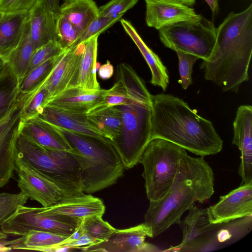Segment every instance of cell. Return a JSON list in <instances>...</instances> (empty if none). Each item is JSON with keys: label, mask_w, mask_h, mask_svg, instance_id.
I'll return each instance as SVG.
<instances>
[{"label": "cell", "mask_w": 252, "mask_h": 252, "mask_svg": "<svg viewBox=\"0 0 252 252\" xmlns=\"http://www.w3.org/2000/svg\"><path fill=\"white\" fill-rule=\"evenodd\" d=\"M151 139L160 138L197 156L220 153L223 141L212 123L182 99L172 94L151 95Z\"/></svg>", "instance_id": "obj_1"}, {"label": "cell", "mask_w": 252, "mask_h": 252, "mask_svg": "<svg viewBox=\"0 0 252 252\" xmlns=\"http://www.w3.org/2000/svg\"><path fill=\"white\" fill-rule=\"evenodd\" d=\"M217 48L200 68L204 78L223 92L237 93L249 80L252 54V4L239 13L230 12L217 28Z\"/></svg>", "instance_id": "obj_2"}, {"label": "cell", "mask_w": 252, "mask_h": 252, "mask_svg": "<svg viewBox=\"0 0 252 252\" xmlns=\"http://www.w3.org/2000/svg\"><path fill=\"white\" fill-rule=\"evenodd\" d=\"M214 193L213 169L203 157L187 155L180 161L176 176L165 194L156 201H150L144 222L156 237L173 224L195 204L204 202Z\"/></svg>", "instance_id": "obj_3"}, {"label": "cell", "mask_w": 252, "mask_h": 252, "mask_svg": "<svg viewBox=\"0 0 252 252\" xmlns=\"http://www.w3.org/2000/svg\"><path fill=\"white\" fill-rule=\"evenodd\" d=\"M55 127L78 162L83 192L94 193L109 187L123 175L124 165L111 140Z\"/></svg>", "instance_id": "obj_4"}, {"label": "cell", "mask_w": 252, "mask_h": 252, "mask_svg": "<svg viewBox=\"0 0 252 252\" xmlns=\"http://www.w3.org/2000/svg\"><path fill=\"white\" fill-rule=\"evenodd\" d=\"M16 146L18 153L62 189L73 196L84 193L80 166L70 151L45 148L19 132Z\"/></svg>", "instance_id": "obj_5"}, {"label": "cell", "mask_w": 252, "mask_h": 252, "mask_svg": "<svg viewBox=\"0 0 252 252\" xmlns=\"http://www.w3.org/2000/svg\"><path fill=\"white\" fill-rule=\"evenodd\" d=\"M187 155L183 147L160 138L151 139L139 163L143 166L146 196L156 201L165 194L176 176L181 160Z\"/></svg>", "instance_id": "obj_6"}, {"label": "cell", "mask_w": 252, "mask_h": 252, "mask_svg": "<svg viewBox=\"0 0 252 252\" xmlns=\"http://www.w3.org/2000/svg\"><path fill=\"white\" fill-rule=\"evenodd\" d=\"M160 41L166 47L181 51L208 61L217 48V28L201 15L158 30Z\"/></svg>", "instance_id": "obj_7"}, {"label": "cell", "mask_w": 252, "mask_h": 252, "mask_svg": "<svg viewBox=\"0 0 252 252\" xmlns=\"http://www.w3.org/2000/svg\"><path fill=\"white\" fill-rule=\"evenodd\" d=\"M122 113L120 134L111 141L126 169L138 163L151 140V106L118 105Z\"/></svg>", "instance_id": "obj_8"}, {"label": "cell", "mask_w": 252, "mask_h": 252, "mask_svg": "<svg viewBox=\"0 0 252 252\" xmlns=\"http://www.w3.org/2000/svg\"><path fill=\"white\" fill-rule=\"evenodd\" d=\"M82 220L62 216H43L37 207L19 206L10 217L0 223V230L7 235L23 236L31 230L46 231L69 236Z\"/></svg>", "instance_id": "obj_9"}, {"label": "cell", "mask_w": 252, "mask_h": 252, "mask_svg": "<svg viewBox=\"0 0 252 252\" xmlns=\"http://www.w3.org/2000/svg\"><path fill=\"white\" fill-rule=\"evenodd\" d=\"M15 171L18 175L17 186L21 192L42 207L53 205L63 199L73 195L60 188L36 169L17 152Z\"/></svg>", "instance_id": "obj_10"}, {"label": "cell", "mask_w": 252, "mask_h": 252, "mask_svg": "<svg viewBox=\"0 0 252 252\" xmlns=\"http://www.w3.org/2000/svg\"><path fill=\"white\" fill-rule=\"evenodd\" d=\"M34 92H19L8 114L0 121V189L13 177L16 168V143L21 115Z\"/></svg>", "instance_id": "obj_11"}, {"label": "cell", "mask_w": 252, "mask_h": 252, "mask_svg": "<svg viewBox=\"0 0 252 252\" xmlns=\"http://www.w3.org/2000/svg\"><path fill=\"white\" fill-rule=\"evenodd\" d=\"M116 77L114 85L105 90L101 103L90 111L111 106L131 104L151 106L152 94L130 65L120 63L118 66Z\"/></svg>", "instance_id": "obj_12"}, {"label": "cell", "mask_w": 252, "mask_h": 252, "mask_svg": "<svg viewBox=\"0 0 252 252\" xmlns=\"http://www.w3.org/2000/svg\"><path fill=\"white\" fill-rule=\"evenodd\" d=\"M146 237L153 238L152 230L151 226L144 222L128 228L116 229L105 240L78 250L83 252H106L160 251L155 245L146 242Z\"/></svg>", "instance_id": "obj_13"}, {"label": "cell", "mask_w": 252, "mask_h": 252, "mask_svg": "<svg viewBox=\"0 0 252 252\" xmlns=\"http://www.w3.org/2000/svg\"><path fill=\"white\" fill-rule=\"evenodd\" d=\"M178 224L183 232V239L178 245L163 252H201L202 249L215 232L218 223H212L207 208L195 205Z\"/></svg>", "instance_id": "obj_14"}, {"label": "cell", "mask_w": 252, "mask_h": 252, "mask_svg": "<svg viewBox=\"0 0 252 252\" xmlns=\"http://www.w3.org/2000/svg\"><path fill=\"white\" fill-rule=\"evenodd\" d=\"M212 223H221L252 215V181L242 183L220 196L215 204L207 208Z\"/></svg>", "instance_id": "obj_15"}, {"label": "cell", "mask_w": 252, "mask_h": 252, "mask_svg": "<svg viewBox=\"0 0 252 252\" xmlns=\"http://www.w3.org/2000/svg\"><path fill=\"white\" fill-rule=\"evenodd\" d=\"M84 48L83 43L66 50L61 55L58 62L41 86L48 91L49 99L70 87L77 86L80 63Z\"/></svg>", "instance_id": "obj_16"}, {"label": "cell", "mask_w": 252, "mask_h": 252, "mask_svg": "<svg viewBox=\"0 0 252 252\" xmlns=\"http://www.w3.org/2000/svg\"><path fill=\"white\" fill-rule=\"evenodd\" d=\"M232 144L241 152L238 173L242 184L252 181V107L242 105L236 111L233 123Z\"/></svg>", "instance_id": "obj_17"}, {"label": "cell", "mask_w": 252, "mask_h": 252, "mask_svg": "<svg viewBox=\"0 0 252 252\" xmlns=\"http://www.w3.org/2000/svg\"><path fill=\"white\" fill-rule=\"evenodd\" d=\"M147 25L158 30L180 22L193 19L200 14L193 8L175 0H145Z\"/></svg>", "instance_id": "obj_18"}, {"label": "cell", "mask_w": 252, "mask_h": 252, "mask_svg": "<svg viewBox=\"0 0 252 252\" xmlns=\"http://www.w3.org/2000/svg\"><path fill=\"white\" fill-rule=\"evenodd\" d=\"M38 214L43 216H62L83 220L94 215L103 216L105 207L99 198L83 193L67 197L47 207H37Z\"/></svg>", "instance_id": "obj_19"}, {"label": "cell", "mask_w": 252, "mask_h": 252, "mask_svg": "<svg viewBox=\"0 0 252 252\" xmlns=\"http://www.w3.org/2000/svg\"><path fill=\"white\" fill-rule=\"evenodd\" d=\"M19 131L27 138L45 148L66 151L72 150L55 126L37 117L21 121Z\"/></svg>", "instance_id": "obj_20"}, {"label": "cell", "mask_w": 252, "mask_h": 252, "mask_svg": "<svg viewBox=\"0 0 252 252\" xmlns=\"http://www.w3.org/2000/svg\"><path fill=\"white\" fill-rule=\"evenodd\" d=\"M105 90H87L79 86L70 87L50 98L46 105L86 113L101 103Z\"/></svg>", "instance_id": "obj_21"}, {"label": "cell", "mask_w": 252, "mask_h": 252, "mask_svg": "<svg viewBox=\"0 0 252 252\" xmlns=\"http://www.w3.org/2000/svg\"><path fill=\"white\" fill-rule=\"evenodd\" d=\"M37 117L55 126L76 133L106 138L91 125L86 113L46 105Z\"/></svg>", "instance_id": "obj_22"}, {"label": "cell", "mask_w": 252, "mask_h": 252, "mask_svg": "<svg viewBox=\"0 0 252 252\" xmlns=\"http://www.w3.org/2000/svg\"><path fill=\"white\" fill-rule=\"evenodd\" d=\"M29 22L36 50L50 41H58L56 18L44 0H40L30 12Z\"/></svg>", "instance_id": "obj_23"}, {"label": "cell", "mask_w": 252, "mask_h": 252, "mask_svg": "<svg viewBox=\"0 0 252 252\" xmlns=\"http://www.w3.org/2000/svg\"><path fill=\"white\" fill-rule=\"evenodd\" d=\"M252 230V215L218 223L201 252H211L233 244L247 235Z\"/></svg>", "instance_id": "obj_24"}, {"label": "cell", "mask_w": 252, "mask_h": 252, "mask_svg": "<svg viewBox=\"0 0 252 252\" xmlns=\"http://www.w3.org/2000/svg\"><path fill=\"white\" fill-rule=\"evenodd\" d=\"M120 21L124 30L135 44L151 70V83L154 86L160 87L163 91H165L169 82L166 66L158 56L145 44L129 21L125 19H120Z\"/></svg>", "instance_id": "obj_25"}, {"label": "cell", "mask_w": 252, "mask_h": 252, "mask_svg": "<svg viewBox=\"0 0 252 252\" xmlns=\"http://www.w3.org/2000/svg\"><path fill=\"white\" fill-rule=\"evenodd\" d=\"M30 13L2 15L0 19V57L5 62L20 43Z\"/></svg>", "instance_id": "obj_26"}, {"label": "cell", "mask_w": 252, "mask_h": 252, "mask_svg": "<svg viewBox=\"0 0 252 252\" xmlns=\"http://www.w3.org/2000/svg\"><path fill=\"white\" fill-rule=\"evenodd\" d=\"M59 15L70 22L81 34L99 16V9L93 0H64Z\"/></svg>", "instance_id": "obj_27"}, {"label": "cell", "mask_w": 252, "mask_h": 252, "mask_svg": "<svg viewBox=\"0 0 252 252\" xmlns=\"http://www.w3.org/2000/svg\"><path fill=\"white\" fill-rule=\"evenodd\" d=\"M67 237L51 232L30 230L25 236L10 241L2 240L7 246L14 250H33L53 252L58 245Z\"/></svg>", "instance_id": "obj_28"}, {"label": "cell", "mask_w": 252, "mask_h": 252, "mask_svg": "<svg viewBox=\"0 0 252 252\" xmlns=\"http://www.w3.org/2000/svg\"><path fill=\"white\" fill-rule=\"evenodd\" d=\"M86 115L91 125L111 141L120 134L122 113L118 105L94 109L87 112Z\"/></svg>", "instance_id": "obj_29"}, {"label": "cell", "mask_w": 252, "mask_h": 252, "mask_svg": "<svg viewBox=\"0 0 252 252\" xmlns=\"http://www.w3.org/2000/svg\"><path fill=\"white\" fill-rule=\"evenodd\" d=\"M98 37V35L94 36L84 42L77 86L87 90L100 89L96 73L98 65L96 62Z\"/></svg>", "instance_id": "obj_30"}, {"label": "cell", "mask_w": 252, "mask_h": 252, "mask_svg": "<svg viewBox=\"0 0 252 252\" xmlns=\"http://www.w3.org/2000/svg\"><path fill=\"white\" fill-rule=\"evenodd\" d=\"M29 21L20 43L6 61L18 77L19 82L26 75L32 57L36 50L31 36Z\"/></svg>", "instance_id": "obj_31"}, {"label": "cell", "mask_w": 252, "mask_h": 252, "mask_svg": "<svg viewBox=\"0 0 252 252\" xmlns=\"http://www.w3.org/2000/svg\"><path fill=\"white\" fill-rule=\"evenodd\" d=\"M19 80L6 62L0 71V121L12 108L19 93Z\"/></svg>", "instance_id": "obj_32"}, {"label": "cell", "mask_w": 252, "mask_h": 252, "mask_svg": "<svg viewBox=\"0 0 252 252\" xmlns=\"http://www.w3.org/2000/svg\"><path fill=\"white\" fill-rule=\"evenodd\" d=\"M61 54L47 60L25 75L19 82V92L31 93L38 90L51 74Z\"/></svg>", "instance_id": "obj_33"}, {"label": "cell", "mask_w": 252, "mask_h": 252, "mask_svg": "<svg viewBox=\"0 0 252 252\" xmlns=\"http://www.w3.org/2000/svg\"><path fill=\"white\" fill-rule=\"evenodd\" d=\"M102 216L94 215L83 219L81 226L84 232L98 242L106 239L116 229L104 221Z\"/></svg>", "instance_id": "obj_34"}, {"label": "cell", "mask_w": 252, "mask_h": 252, "mask_svg": "<svg viewBox=\"0 0 252 252\" xmlns=\"http://www.w3.org/2000/svg\"><path fill=\"white\" fill-rule=\"evenodd\" d=\"M123 15L121 14L113 17L98 16L79 35L69 48L75 47L83 43L92 37L99 35L119 21Z\"/></svg>", "instance_id": "obj_35"}, {"label": "cell", "mask_w": 252, "mask_h": 252, "mask_svg": "<svg viewBox=\"0 0 252 252\" xmlns=\"http://www.w3.org/2000/svg\"><path fill=\"white\" fill-rule=\"evenodd\" d=\"M56 29L58 41L65 50L71 46L80 34L76 27L61 15L56 18Z\"/></svg>", "instance_id": "obj_36"}, {"label": "cell", "mask_w": 252, "mask_h": 252, "mask_svg": "<svg viewBox=\"0 0 252 252\" xmlns=\"http://www.w3.org/2000/svg\"><path fill=\"white\" fill-rule=\"evenodd\" d=\"M49 99L48 91L40 87L35 91L23 109L21 121H24L37 117Z\"/></svg>", "instance_id": "obj_37"}, {"label": "cell", "mask_w": 252, "mask_h": 252, "mask_svg": "<svg viewBox=\"0 0 252 252\" xmlns=\"http://www.w3.org/2000/svg\"><path fill=\"white\" fill-rule=\"evenodd\" d=\"M29 198L20 191L18 193H0V223L12 215Z\"/></svg>", "instance_id": "obj_38"}, {"label": "cell", "mask_w": 252, "mask_h": 252, "mask_svg": "<svg viewBox=\"0 0 252 252\" xmlns=\"http://www.w3.org/2000/svg\"><path fill=\"white\" fill-rule=\"evenodd\" d=\"M64 51L58 41H50L37 49L33 53L26 75L35 67L51 58L58 56Z\"/></svg>", "instance_id": "obj_39"}, {"label": "cell", "mask_w": 252, "mask_h": 252, "mask_svg": "<svg viewBox=\"0 0 252 252\" xmlns=\"http://www.w3.org/2000/svg\"><path fill=\"white\" fill-rule=\"evenodd\" d=\"M179 61L180 76L179 83L183 89L186 90L192 84V72L194 63L199 59L197 56L181 51H176Z\"/></svg>", "instance_id": "obj_40"}, {"label": "cell", "mask_w": 252, "mask_h": 252, "mask_svg": "<svg viewBox=\"0 0 252 252\" xmlns=\"http://www.w3.org/2000/svg\"><path fill=\"white\" fill-rule=\"evenodd\" d=\"M40 0H0L2 15L30 13Z\"/></svg>", "instance_id": "obj_41"}, {"label": "cell", "mask_w": 252, "mask_h": 252, "mask_svg": "<svg viewBox=\"0 0 252 252\" xmlns=\"http://www.w3.org/2000/svg\"><path fill=\"white\" fill-rule=\"evenodd\" d=\"M138 1V0H111L106 4L98 7L99 16L113 17L124 15Z\"/></svg>", "instance_id": "obj_42"}, {"label": "cell", "mask_w": 252, "mask_h": 252, "mask_svg": "<svg viewBox=\"0 0 252 252\" xmlns=\"http://www.w3.org/2000/svg\"><path fill=\"white\" fill-rule=\"evenodd\" d=\"M98 243L99 242L97 240L84 233L77 240L68 243L65 246L78 250L79 248L94 245Z\"/></svg>", "instance_id": "obj_43"}, {"label": "cell", "mask_w": 252, "mask_h": 252, "mask_svg": "<svg viewBox=\"0 0 252 252\" xmlns=\"http://www.w3.org/2000/svg\"><path fill=\"white\" fill-rule=\"evenodd\" d=\"M114 73V68L110 62L102 65L98 70V75L102 79L106 80L110 78Z\"/></svg>", "instance_id": "obj_44"}, {"label": "cell", "mask_w": 252, "mask_h": 252, "mask_svg": "<svg viewBox=\"0 0 252 252\" xmlns=\"http://www.w3.org/2000/svg\"><path fill=\"white\" fill-rule=\"evenodd\" d=\"M56 18L59 14L60 0H44Z\"/></svg>", "instance_id": "obj_45"}, {"label": "cell", "mask_w": 252, "mask_h": 252, "mask_svg": "<svg viewBox=\"0 0 252 252\" xmlns=\"http://www.w3.org/2000/svg\"><path fill=\"white\" fill-rule=\"evenodd\" d=\"M209 6L214 15L219 11V0H204Z\"/></svg>", "instance_id": "obj_46"}, {"label": "cell", "mask_w": 252, "mask_h": 252, "mask_svg": "<svg viewBox=\"0 0 252 252\" xmlns=\"http://www.w3.org/2000/svg\"><path fill=\"white\" fill-rule=\"evenodd\" d=\"M189 6H192L195 3V0H175Z\"/></svg>", "instance_id": "obj_47"}, {"label": "cell", "mask_w": 252, "mask_h": 252, "mask_svg": "<svg viewBox=\"0 0 252 252\" xmlns=\"http://www.w3.org/2000/svg\"><path fill=\"white\" fill-rule=\"evenodd\" d=\"M11 249L8 246H6L2 241H0V252H5L11 251Z\"/></svg>", "instance_id": "obj_48"}, {"label": "cell", "mask_w": 252, "mask_h": 252, "mask_svg": "<svg viewBox=\"0 0 252 252\" xmlns=\"http://www.w3.org/2000/svg\"><path fill=\"white\" fill-rule=\"evenodd\" d=\"M7 238V235L2 232L0 230V241L6 240Z\"/></svg>", "instance_id": "obj_49"}, {"label": "cell", "mask_w": 252, "mask_h": 252, "mask_svg": "<svg viewBox=\"0 0 252 252\" xmlns=\"http://www.w3.org/2000/svg\"><path fill=\"white\" fill-rule=\"evenodd\" d=\"M6 62L0 57V71L3 68Z\"/></svg>", "instance_id": "obj_50"}, {"label": "cell", "mask_w": 252, "mask_h": 252, "mask_svg": "<svg viewBox=\"0 0 252 252\" xmlns=\"http://www.w3.org/2000/svg\"><path fill=\"white\" fill-rule=\"evenodd\" d=\"M1 16H2V15L0 13V19H1Z\"/></svg>", "instance_id": "obj_51"}]
</instances>
